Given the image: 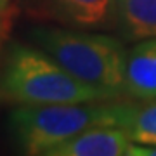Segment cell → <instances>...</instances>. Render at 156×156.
Returning <instances> with one entry per match:
<instances>
[{
	"instance_id": "6da1fadb",
	"label": "cell",
	"mask_w": 156,
	"mask_h": 156,
	"mask_svg": "<svg viewBox=\"0 0 156 156\" xmlns=\"http://www.w3.org/2000/svg\"><path fill=\"white\" fill-rule=\"evenodd\" d=\"M2 94L19 106L109 101L106 90L83 83L42 49L14 45L0 80Z\"/></svg>"
},
{
	"instance_id": "7a4b0ae2",
	"label": "cell",
	"mask_w": 156,
	"mask_h": 156,
	"mask_svg": "<svg viewBox=\"0 0 156 156\" xmlns=\"http://www.w3.org/2000/svg\"><path fill=\"white\" fill-rule=\"evenodd\" d=\"M31 38L83 83L99 87L113 97L125 94L127 50L118 38L62 28H37Z\"/></svg>"
},
{
	"instance_id": "3957f363",
	"label": "cell",
	"mask_w": 156,
	"mask_h": 156,
	"mask_svg": "<svg viewBox=\"0 0 156 156\" xmlns=\"http://www.w3.org/2000/svg\"><path fill=\"white\" fill-rule=\"evenodd\" d=\"M118 123L116 102H68L19 106L9 115V132L24 154H45L50 147L92 127Z\"/></svg>"
},
{
	"instance_id": "277c9868",
	"label": "cell",
	"mask_w": 156,
	"mask_h": 156,
	"mask_svg": "<svg viewBox=\"0 0 156 156\" xmlns=\"http://www.w3.org/2000/svg\"><path fill=\"white\" fill-rule=\"evenodd\" d=\"M38 14L76 28L118 26L116 0H37Z\"/></svg>"
},
{
	"instance_id": "5b68a950",
	"label": "cell",
	"mask_w": 156,
	"mask_h": 156,
	"mask_svg": "<svg viewBox=\"0 0 156 156\" xmlns=\"http://www.w3.org/2000/svg\"><path fill=\"white\" fill-rule=\"evenodd\" d=\"M132 140L115 125L87 128L71 139L50 147L45 156H128Z\"/></svg>"
},
{
	"instance_id": "8992f818",
	"label": "cell",
	"mask_w": 156,
	"mask_h": 156,
	"mask_svg": "<svg viewBox=\"0 0 156 156\" xmlns=\"http://www.w3.org/2000/svg\"><path fill=\"white\" fill-rule=\"evenodd\" d=\"M125 94L142 101H156V38L140 40L127 52Z\"/></svg>"
},
{
	"instance_id": "52a82bcc",
	"label": "cell",
	"mask_w": 156,
	"mask_h": 156,
	"mask_svg": "<svg viewBox=\"0 0 156 156\" xmlns=\"http://www.w3.org/2000/svg\"><path fill=\"white\" fill-rule=\"evenodd\" d=\"M116 127L123 128L132 142L156 144V101H120Z\"/></svg>"
},
{
	"instance_id": "ba28073f",
	"label": "cell",
	"mask_w": 156,
	"mask_h": 156,
	"mask_svg": "<svg viewBox=\"0 0 156 156\" xmlns=\"http://www.w3.org/2000/svg\"><path fill=\"white\" fill-rule=\"evenodd\" d=\"M118 26L128 40L156 38V0H116Z\"/></svg>"
},
{
	"instance_id": "9c48e42d",
	"label": "cell",
	"mask_w": 156,
	"mask_h": 156,
	"mask_svg": "<svg viewBox=\"0 0 156 156\" xmlns=\"http://www.w3.org/2000/svg\"><path fill=\"white\" fill-rule=\"evenodd\" d=\"M128 156H156V144L132 142L128 147Z\"/></svg>"
},
{
	"instance_id": "30bf717a",
	"label": "cell",
	"mask_w": 156,
	"mask_h": 156,
	"mask_svg": "<svg viewBox=\"0 0 156 156\" xmlns=\"http://www.w3.org/2000/svg\"><path fill=\"white\" fill-rule=\"evenodd\" d=\"M4 26H5V19H4V12H0V44H2V35H4Z\"/></svg>"
},
{
	"instance_id": "8fae6325",
	"label": "cell",
	"mask_w": 156,
	"mask_h": 156,
	"mask_svg": "<svg viewBox=\"0 0 156 156\" xmlns=\"http://www.w3.org/2000/svg\"><path fill=\"white\" fill-rule=\"evenodd\" d=\"M7 9H9V0H0V12L5 14Z\"/></svg>"
}]
</instances>
